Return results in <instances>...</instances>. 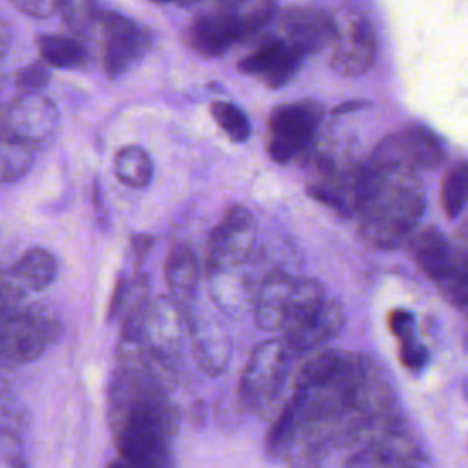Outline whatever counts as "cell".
<instances>
[{
    "label": "cell",
    "instance_id": "3957f363",
    "mask_svg": "<svg viewBox=\"0 0 468 468\" xmlns=\"http://www.w3.org/2000/svg\"><path fill=\"white\" fill-rule=\"evenodd\" d=\"M325 302L324 287L311 278L272 274L256 292L254 320L261 331L287 333Z\"/></svg>",
    "mask_w": 468,
    "mask_h": 468
},
{
    "label": "cell",
    "instance_id": "5bb4252c",
    "mask_svg": "<svg viewBox=\"0 0 468 468\" xmlns=\"http://www.w3.org/2000/svg\"><path fill=\"white\" fill-rule=\"evenodd\" d=\"M344 320V309L340 303L325 300L313 314L291 331L283 333L282 340L291 351H307L335 338L342 331Z\"/></svg>",
    "mask_w": 468,
    "mask_h": 468
},
{
    "label": "cell",
    "instance_id": "7c38bea8",
    "mask_svg": "<svg viewBox=\"0 0 468 468\" xmlns=\"http://www.w3.org/2000/svg\"><path fill=\"white\" fill-rule=\"evenodd\" d=\"M282 29L287 37L285 44L300 51L303 57L324 49L338 37L331 16L313 7H289L282 15Z\"/></svg>",
    "mask_w": 468,
    "mask_h": 468
},
{
    "label": "cell",
    "instance_id": "1f68e13d",
    "mask_svg": "<svg viewBox=\"0 0 468 468\" xmlns=\"http://www.w3.org/2000/svg\"><path fill=\"white\" fill-rule=\"evenodd\" d=\"M18 11L35 18H48L57 13L55 0H9Z\"/></svg>",
    "mask_w": 468,
    "mask_h": 468
},
{
    "label": "cell",
    "instance_id": "ba28073f",
    "mask_svg": "<svg viewBox=\"0 0 468 468\" xmlns=\"http://www.w3.org/2000/svg\"><path fill=\"white\" fill-rule=\"evenodd\" d=\"M289 347L283 340H265L258 344L239 377V400L249 406H260L274 397L282 386Z\"/></svg>",
    "mask_w": 468,
    "mask_h": 468
},
{
    "label": "cell",
    "instance_id": "8d00e7d4",
    "mask_svg": "<svg viewBox=\"0 0 468 468\" xmlns=\"http://www.w3.org/2000/svg\"><path fill=\"white\" fill-rule=\"evenodd\" d=\"M219 5H227V7H232L236 4H241V2H247V0H218Z\"/></svg>",
    "mask_w": 468,
    "mask_h": 468
},
{
    "label": "cell",
    "instance_id": "ac0fdd59",
    "mask_svg": "<svg viewBox=\"0 0 468 468\" xmlns=\"http://www.w3.org/2000/svg\"><path fill=\"white\" fill-rule=\"evenodd\" d=\"M411 252L420 271L431 280L439 282L446 274L450 267L452 247L444 234L435 227L424 229L413 238Z\"/></svg>",
    "mask_w": 468,
    "mask_h": 468
},
{
    "label": "cell",
    "instance_id": "9c48e42d",
    "mask_svg": "<svg viewBox=\"0 0 468 468\" xmlns=\"http://www.w3.org/2000/svg\"><path fill=\"white\" fill-rule=\"evenodd\" d=\"M320 110L314 104L292 102L278 106L269 117V155L276 163L291 161L314 135Z\"/></svg>",
    "mask_w": 468,
    "mask_h": 468
},
{
    "label": "cell",
    "instance_id": "f546056e",
    "mask_svg": "<svg viewBox=\"0 0 468 468\" xmlns=\"http://www.w3.org/2000/svg\"><path fill=\"white\" fill-rule=\"evenodd\" d=\"M399 360L406 369L417 373L428 364L430 353L413 335L399 342Z\"/></svg>",
    "mask_w": 468,
    "mask_h": 468
},
{
    "label": "cell",
    "instance_id": "8992f818",
    "mask_svg": "<svg viewBox=\"0 0 468 468\" xmlns=\"http://www.w3.org/2000/svg\"><path fill=\"white\" fill-rule=\"evenodd\" d=\"M99 26L102 68L108 77H121L144 57L150 48V35L135 20L115 11L101 13Z\"/></svg>",
    "mask_w": 468,
    "mask_h": 468
},
{
    "label": "cell",
    "instance_id": "ffe728a7",
    "mask_svg": "<svg viewBox=\"0 0 468 468\" xmlns=\"http://www.w3.org/2000/svg\"><path fill=\"white\" fill-rule=\"evenodd\" d=\"M117 179L132 188H144L154 177V161L150 154L137 146L126 144L117 150L113 161Z\"/></svg>",
    "mask_w": 468,
    "mask_h": 468
},
{
    "label": "cell",
    "instance_id": "4fadbf2b",
    "mask_svg": "<svg viewBox=\"0 0 468 468\" xmlns=\"http://www.w3.org/2000/svg\"><path fill=\"white\" fill-rule=\"evenodd\" d=\"M377 58V33L371 22L356 20L344 37H336L329 64L342 77L364 75Z\"/></svg>",
    "mask_w": 468,
    "mask_h": 468
},
{
    "label": "cell",
    "instance_id": "7402d4cb",
    "mask_svg": "<svg viewBox=\"0 0 468 468\" xmlns=\"http://www.w3.org/2000/svg\"><path fill=\"white\" fill-rule=\"evenodd\" d=\"M441 205L444 214L453 219L468 205V161L457 163L444 176L441 186Z\"/></svg>",
    "mask_w": 468,
    "mask_h": 468
},
{
    "label": "cell",
    "instance_id": "cb8c5ba5",
    "mask_svg": "<svg viewBox=\"0 0 468 468\" xmlns=\"http://www.w3.org/2000/svg\"><path fill=\"white\" fill-rule=\"evenodd\" d=\"M212 117L218 122V126L234 141L243 143L250 135V122L243 110H239L232 102L218 101L212 104Z\"/></svg>",
    "mask_w": 468,
    "mask_h": 468
},
{
    "label": "cell",
    "instance_id": "603a6c76",
    "mask_svg": "<svg viewBox=\"0 0 468 468\" xmlns=\"http://www.w3.org/2000/svg\"><path fill=\"white\" fill-rule=\"evenodd\" d=\"M55 5L64 24L77 35L90 33L101 18L97 0H55Z\"/></svg>",
    "mask_w": 468,
    "mask_h": 468
},
{
    "label": "cell",
    "instance_id": "484cf974",
    "mask_svg": "<svg viewBox=\"0 0 468 468\" xmlns=\"http://www.w3.org/2000/svg\"><path fill=\"white\" fill-rule=\"evenodd\" d=\"M27 426L26 408L15 397V393L0 382V430L18 437Z\"/></svg>",
    "mask_w": 468,
    "mask_h": 468
},
{
    "label": "cell",
    "instance_id": "277c9868",
    "mask_svg": "<svg viewBox=\"0 0 468 468\" xmlns=\"http://www.w3.org/2000/svg\"><path fill=\"white\" fill-rule=\"evenodd\" d=\"M60 335V324L42 309L15 307L0 313V369L40 358Z\"/></svg>",
    "mask_w": 468,
    "mask_h": 468
},
{
    "label": "cell",
    "instance_id": "d6986e66",
    "mask_svg": "<svg viewBox=\"0 0 468 468\" xmlns=\"http://www.w3.org/2000/svg\"><path fill=\"white\" fill-rule=\"evenodd\" d=\"M35 44L46 66L69 69V68L82 66L88 58L86 48L73 37L44 33L37 37Z\"/></svg>",
    "mask_w": 468,
    "mask_h": 468
},
{
    "label": "cell",
    "instance_id": "44dd1931",
    "mask_svg": "<svg viewBox=\"0 0 468 468\" xmlns=\"http://www.w3.org/2000/svg\"><path fill=\"white\" fill-rule=\"evenodd\" d=\"M37 148L7 135L0 133V185L15 183L24 177L35 163Z\"/></svg>",
    "mask_w": 468,
    "mask_h": 468
},
{
    "label": "cell",
    "instance_id": "60d3db41",
    "mask_svg": "<svg viewBox=\"0 0 468 468\" xmlns=\"http://www.w3.org/2000/svg\"><path fill=\"white\" fill-rule=\"evenodd\" d=\"M152 2H159V4H163V2H170V0H152Z\"/></svg>",
    "mask_w": 468,
    "mask_h": 468
},
{
    "label": "cell",
    "instance_id": "f35d334b",
    "mask_svg": "<svg viewBox=\"0 0 468 468\" xmlns=\"http://www.w3.org/2000/svg\"><path fill=\"white\" fill-rule=\"evenodd\" d=\"M463 395H464V399L468 400V377H466L464 382H463Z\"/></svg>",
    "mask_w": 468,
    "mask_h": 468
},
{
    "label": "cell",
    "instance_id": "4316f807",
    "mask_svg": "<svg viewBox=\"0 0 468 468\" xmlns=\"http://www.w3.org/2000/svg\"><path fill=\"white\" fill-rule=\"evenodd\" d=\"M285 48L283 40H265L261 42L252 53H249L245 58L239 60V69L249 75H261L280 55V51Z\"/></svg>",
    "mask_w": 468,
    "mask_h": 468
},
{
    "label": "cell",
    "instance_id": "ab89813d",
    "mask_svg": "<svg viewBox=\"0 0 468 468\" xmlns=\"http://www.w3.org/2000/svg\"><path fill=\"white\" fill-rule=\"evenodd\" d=\"M15 468H27V466H26V463H24V461H20V463H18Z\"/></svg>",
    "mask_w": 468,
    "mask_h": 468
},
{
    "label": "cell",
    "instance_id": "d4e9b609",
    "mask_svg": "<svg viewBox=\"0 0 468 468\" xmlns=\"http://www.w3.org/2000/svg\"><path fill=\"white\" fill-rule=\"evenodd\" d=\"M302 60H303V55L285 44V48L280 51V55L274 58V62L260 77L263 79V82L269 88L278 90V88L285 86L294 77V73L302 66Z\"/></svg>",
    "mask_w": 468,
    "mask_h": 468
},
{
    "label": "cell",
    "instance_id": "f1b7e54d",
    "mask_svg": "<svg viewBox=\"0 0 468 468\" xmlns=\"http://www.w3.org/2000/svg\"><path fill=\"white\" fill-rule=\"evenodd\" d=\"M49 80V69L44 62H31L15 73V84L20 93L40 91Z\"/></svg>",
    "mask_w": 468,
    "mask_h": 468
},
{
    "label": "cell",
    "instance_id": "6da1fadb",
    "mask_svg": "<svg viewBox=\"0 0 468 468\" xmlns=\"http://www.w3.org/2000/svg\"><path fill=\"white\" fill-rule=\"evenodd\" d=\"M108 408L115 448L128 468H174L176 410L148 366L119 364Z\"/></svg>",
    "mask_w": 468,
    "mask_h": 468
},
{
    "label": "cell",
    "instance_id": "e0dca14e",
    "mask_svg": "<svg viewBox=\"0 0 468 468\" xmlns=\"http://www.w3.org/2000/svg\"><path fill=\"white\" fill-rule=\"evenodd\" d=\"M452 256L446 274L437 282L441 294L457 307L468 305V223L450 241Z\"/></svg>",
    "mask_w": 468,
    "mask_h": 468
},
{
    "label": "cell",
    "instance_id": "30bf717a",
    "mask_svg": "<svg viewBox=\"0 0 468 468\" xmlns=\"http://www.w3.org/2000/svg\"><path fill=\"white\" fill-rule=\"evenodd\" d=\"M254 238V218L241 207L232 205L225 210L214 227L208 241V271L210 274L238 263L249 250Z\"/></svg>",
    "mask_w": 468,
    "mask_h": 468
},
{
    "label": "cell",
    "instance_id": "74e56055",
    "mask_svg": "<svg viewBox=\"0 0 468 468\" xmlns=\"http://www.w3.org/2000/svg\"><path fill=\"white\" fill-rule=\"evenodd\" d=\"M106 468H128L121 459H115V461H112Z\"/></svg>",
    "mask_w": 468,
    "mask_h": 468
},
{
    "label": "cell",
    "instance_id": "9a60e30c",
    "mask_svg": "<svg viewBox=\"0 0 468 468\" xmlns=\"http://www.w3.org/2000/svg\"><path fill=\"white\" fill-rule=\"evenodd\" d=\"M58 272V263L57 258L42 249V247H33L26 250L7 271V274L24 289V291H44L48 289Z\"/></svg>",
    "mask_w": 468,
    "mask_h": 468
},
{
    "label": "cell",
    "instance_id": "836d02e7",
    "mask_svg": "<svg viewBox=\"0 0 468 468\" xmlns=\"http://www.w3.org/2000/svg\"><path fill=\"white\" fill-rule=\"evenodd\" d=\"M132 245H133V252L141 258L148 252V249L152 247V238L150 236H135L132 239Z\"/></svg>",
    "mask_w": 468,
    "mask_h": 468
},
{
    "label": "cell",
    "instance_id": "5b68a950",
    "mask_svg": "<svg viewBox=\"0 0 468 468\" xmlns=\"http://www.w3.org/2000/svg\"><path fill=\"white\" fill-rule=\"evenodd\" d=\"M444 161V144L426 126H408L386 135L373 150L371 165L380 170H428Z\"/></svg>",
    "mask_w": 468,
    "mask_h": 468
},
{
    "label": "cell",
    "instance_id": "d590c367",
    "mask_svg": "<svg viewBox=\"0 0 468 468\" xmlns=\"http://www.w3.org/2000/svg\"><path fill=\"white\" fill-rule=\"evenodd\" d=\"M0 90H2V82H0ZM4 110H5V102L0 101V133L4 132V126H2L4 124Z\"/></svg>",
    "mask_w": 468,
    "mask_h": 468
},
{
    "label": "cell",
    "instance_id": "52a82bcc",
    "mask_svg": "<svg viewBox=\"0 0 468 468\" xmlns=\"http://www.w3.org/2000/svg\"><path fill=\"white\" fill-rule=\"evenodd\" d=\"M4 133L38 150L51 139L58 126V110L51 99L40 91L18 93L5 102Z\"/></svg>",
    "mask_w": 468,
    "mask_h": 468
},
{
    "label": "cell",
    "instance_id": "e575fe53",
    "mask_svg": "<svg viewBox=\"0 0 468 468\" xmlns=\"http://www.w3.org/2000/svg\"><path fill=\"white\" fill-rule=\"evenodd\" d=\"M362 102H349V104H342L335 110V113H344V112H353V108H360Z\"/></svg>",
    "mask_w": 468,
    "mask_h": 468
},
{
    "label": "cell",
    "instance_id": "83f0119b",
    "mask_svg": "<svg viewBox=\"0 0 468 468\" xmlns=\"http://www.w3.org/2000/svg\"><path fill=\"white\" fill-rule=\"evenodd\" d=\"M274 11H276L274 0H263V2L256 4L254 7H250L249 11L239 13V22H241L243 38L260 33V31L272 20Z\"/></svg>",
    "mask_w": 468,
    "mask_h": 468
},
{
    "label": "cell",
    "instance_id": "4dcf8cb0",
    "mask_svg": "<svg viewBox=\"0 0 468 468\" xmlns=\"http://www.w3.org/2000/svg\"><path fill=\"white\" fill-rule=\"evenodd\" d=\"M413 325H415V318L410 311H404V309H393L389 314H388V327L391 331V335L400 342L408 336H413L415 331H413Z\"/></svg>",
    "mask_w": 468,
    "mask_h": 468
},
{
    "label": "cell",
    "instance_id": "7a4b0ae2",
    "mask_svg": "<svg viewBox=\"0 0 468 468\" xmlns=\"http://www.w3.org/2000/svg\"><path fill=\"white\" fill-rule=\"evenodd\" d=\"M360 234L378 249H395L417 227L424 196L410 172L366 168L360 197Z\"/></svg>",
    "mask_w": 468,
    "mask_h": 468
},
{
    "label": "cell",
    "instance_id": "2e32d148",
    "mask_svg": "<svg viewBox=\"0 0 468 468\" xmlns=\"http://www.w3.org/2000/svg\"><path fill=\"white\" fill-rule=\"evenodd\" d=\"M165 282L170 298L185 309L197 287V260L186 245L179 243L172 247L165 267Z\"/></svg>",
    "mask_w": 468,
    "mask_h": 468
},
{
    "label": "cell",
    "instance_id": "8fae6325",
    "mask_svg": "<svg viewBox=\"0 0 468 468\" xmlns=\"http://www.w3.org/2000/svg\"><path fill=\"white\" fill-rule=\"evenodd\" d=\"M186 40L188 46L205 58L223 55L236 42L243 40L239 13L227 5L199 13L188 24Z\"/></svg>",
    "mask_w": 468,
    "mask_h": 468
},
{
    "label": "cell",
    "instance_id": "d6a6232c",
    "mask_svg": "<svg viewBox=\"0 0 468 468\" xmlns=\"http://www.w3.org/2000/svg\"><path fill=\"white\" fill-rule=\"evenodd\" d=\"M11 38H13V33H11L9 24L0 18V62L4 60V57H5L7 51H9Z\"/></svg>",
    "mask_w": 468,
    "mask_h": 468
}]
</instances>
